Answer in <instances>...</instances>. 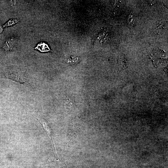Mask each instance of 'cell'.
Instances as JSON below:
<instances>
[{"label":"cell","mask_w":168,"mask_h":168,"mask_svg":"<svg viewBox=\"0 0 168 168\" xmlns=\"http://www.w3.org/2000/svg\"><path fill=\"white\" fill-rule=\"evenodd\" d=\"M19 21V20L17 19H14V20H11L6 23L4 26V27H7L8 26H11V25H13L15 24L18 23Z\"/></svg>","instance_id":"277c9868"},{"label":"cell","mask_w":168,"mask_h":168,"mask_svg":"<svg viewBox=\"0 0 168 168\" xmlns=\"http://www.w3.org/2000/svg\"><path fill=\"white\" fill-rule=\"evenodd\" d=\"M133 15L132 14H130L129 16V18L128 20V23L130 28H131V26H132L134 25L133 23Z\"/></svg>","instance_id":"5b68a950"},{"label":"cell","mask_w":168,"mask_h":168,"mask_svg":"<svg viewBox=\"0 0 168 168\" xmlns=\"http://www.w3.org/2000/svg\"><path fill=\"white\" fill-rule=\"evenodd\" d=\"M35 49L39 50L42 52H48L50 50L47 45L44 43H39Z\"/></svg>","instance_id":"3957f363"},{"label":"cell","mask_w":168,"mask_h":168,"mask_svg":"<svg viewBox=\"0 0 168 168\" xmlns=\"http://www.w3.org/2000/svg\"><path fill=\"white\" fill-rule=\"evenodd\" d=\"M14 43V39H8L3 45V49L6 50L11 49Z\"/></svg>","instance_id":"7a4b0ae2"},{"label":"cell","mask_w":168,"mask_h":168,"mask_svg":"<svg viewBox=\"0 0 168 168\" xmlns=\"http://www.w3.org/2000/svg\"><path fill=\"white\" fill-rule=\"evenodd\" d=\"M36 118L39 121V122L41 123L42 126H43L45 131L48 134L50 140H51L53 146L54 156H55V157L56 159H58L55 148H54L53 139L54 136L52 133V130L51 127H50L48 121L45 119L40 116L36 117Z\"/></svg>","instance_id":"6da1fadb"}]
</instances>
